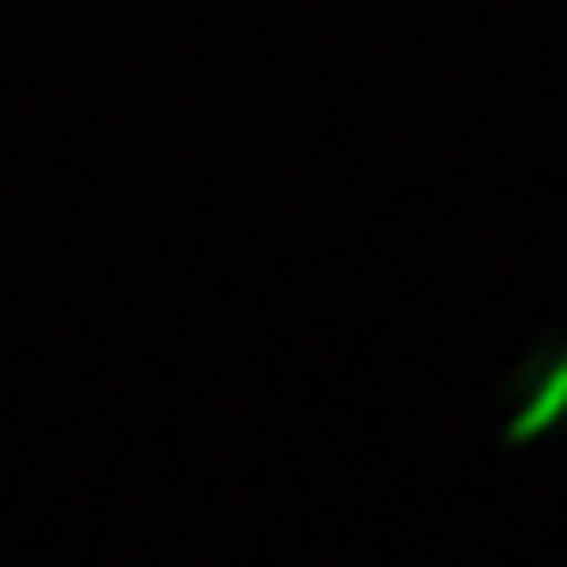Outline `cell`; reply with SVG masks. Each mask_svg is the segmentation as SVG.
Returning <instances> with one entry per match:
<instances>
[{"mask_svg": "<svg viewBox=\"0 0 567 567\" xmlns=\"http://www.w3.org/2000/svg\"><path fill=\"white\" fill-rule=\"evenodd\" d=\"M567 423V344L544 350V357L525 369V381L513 386V416H507V441L513 447H532L537 435Z\"/></svg>", "mask_w": 567, "mask_h": 567, "instance_id": "1", "label": "cell"}]
</instances>
